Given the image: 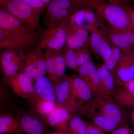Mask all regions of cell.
I'll return each instance as SVG.
<instances>
[{"label": "cell", "mask_w": 134, "mask_h": 134, "mask_svg": "<svg viewBox=\"0 0 134 134\" xmlns=\"http://www.w3.org/2000/svg\"><path fill=\"white\" fill-rule=\"evenodd\" d=\"M128 109L122 107L112 98L107 96L95 97L86 104L77 115L87 117L98 115L110 120L120 127L129 126L130 113Z\"/></svg>", "instance_id": "1"}, {"label": "cell", "mask_w": 134, "mask_h": 134, "mask_svg": "<svg viewBox=\"0 0 134 134\" xmlns=\"http://www.w3.org/2000/svg\"><path fill=\"white\" fill-rule=\"evenodd\" d=\"M95 10L114 31H133L130 16L126 7L103 1L97 5Z\"/></svg>", "instance_id": "2"}, {"label": "cell", "mask_w": 134, "mask_h": 134, "mask_svg": "<svg viewBox=\"0 0 134 134\" xmlns=\"http://www.w3.org/2000/svg\"><path fill=\"white\" fill-rule=\"evenodd\" d=\"M46 8L45 20L47 27L70 17L79 10L85 8L92 9L85 0H53Z\"/></svg>", "instance_id": "3"}, {"label": "cell", "mask_w": 134, "mask_h": 134, "mask_svg": "<svg viewBox=\"0 0 134 134\" xmlns=\"http://www.w3.org/2000/svg\"><path fill=\"white\" fill-rule=\"evenodd\" d=\"M0 9L14 16L35 31L42 30L40 23L41 13L22 0H7L0 3Z\"/></svg>", "instance_id": "4"}, {"label": "cell", "mask_w": 134, "mask_h": 134, "mask_svg": "<svg viewBox=\"0 0 134 134\" xmlns=\"http://www.w3.org/2000/svg\"><path fill=\"white\" fill-rule=\"evenodd\" d=\"M69 18L57 24L47 27L40 32L41 37L37 47L43 50H51L62 52L66 41L67 30L69 24Z\"/></svg>", "instance_id": "5"}, {"label": "cell", "mask_w": 134, "mask_h": 134, "mask_svg": "<svg viewBox=\"0 0 134 134\" xmlns=\"http://www.w3.org/2000/svg\"><path fill=\"white\" fill-rule=\"evenodd\" d=\"M40 32L12 33L0 29V49L11 48L24 50L38 42Z\"/></svg>", "instance_id": "6"}, {"label": "cell", "mask_w": 134, "mask_h": 134, "mask_svg": "<svg viewBox=\"0 0 134 134\" xmlns=\"http://www.w3.org/2000/svg\"><path fill=\"white\" fill-rule=\"evenodd\" d=\"M53 84L58 107L67 109L72 115L79 113L80 110L75 102L70 76L65 75Z\"/></svg>", "instance_id": "7"}, {"label": "cell", "mask_w": 134, "mask_h": 134, "mask_svg": "<svg viewBox=\"0 0 134 134\" xmlns=\"http://www.w3.org/2000/svg\"><path fill=\"white\" fill-rule=\"evenodd\" d=\"M43 49L36 47L25 53L20 72L28 73L35 81L47 73L45 56Z\"/></svg>", "instance_id": "8"}, {"label": "cell", "mask_w": 134, "mask_h": 134, "mask_svg": "<svg viewBox=\"0 0 134 134\" xmlns=\"http://www.w3.org/2000/svg\"><path fill=\"white\" fill-rule=\"evenodd\" d=\"M6 83L16 96L28 99L36 94L34 79L30 75L18 72L9 76H4Z\"/></svg>", "instance_id": "9"}, {"label": "cell", "mask_w": 134, "mask_h": 134, "mask_svg": "<svg viewBox=\"0 0 134 134\" xmlns=\"http://www.w3.org/2000/svg\"><path fill=\"white\" fill-rule=\"evenodd\" d=\"M14 114L19 121L23 134H49L48 125L29 111L18 109Z\"/></svg>", "instance_id": "10"}, {"label": "cell", "mask_w": 134, "mask_h": 134, "mask_svg": "<svg viewBox=\"0 0 134 134\" xmlns=\"http://www.w3.org/2000/svg\"><path fill=\"white\" fill-rule=\"evenodd\" d=\"M2 50L0 62L3 76H9L20 72L25 54L24 50L11 48Z\"/></svg>", "instance_id": "11"}, {"label": "cell", "mask_w": 134, "mask_h": 134, "mask_svg": "<svg viewBox=\"0 0 134 134\" xmlns=\"http://www.w3.org/2000/svg\"><path fill=\"white\" fill-rule=\"evenodd\" d=\"M102 19L93 9L85 8L74 12L70 17L69 23L72 26L90 32L93 28L99 26Z\"/></svg>", "instance_id": "12"}, {"label": "cell", "mask_w": 134, "mask_h": 134, "mask_svg": "<svg viewBox=\"0 0 134 134\" xmlns=\"http://www.w3.org/2000/svg\"><path fill=\"white\" fill-rule=\"evenodd\" d=\"M77 72L89 86L94 97L107 96L101 86L97 66L92 61L80 66Z\"/></svg>", "instance_id": "13"}, {"label": "cell", "mask_w": 134, "mask_h": 134, "mask_svg": "<svg viewBox=\"0 0 134 134\" xmlns=\"http://www.w3.org/2000/svg\"><path fill=\"white\" fill-rule=\"evenodd\" d=\"M100 23L99 27L112 45L121 50L133 48L134 31L119 32L114 31L110 27H107L103 23Z\"/></svg>", "instance_id": "14"}, {"label": "cell", "mask_w": 134, "mask_h": 134, "mask_svg": "<svg viewBox=\"0 0 134 134\" xmlns=\"http://www.w3.org/2000/svg\"><path fill=\"white\" fill-rule=\"evenodd\" d=\"M90 32V47L97 56L101 58L103 60L105 59L111 53V44L99 26L93 28Z\"/></svg>", "instance_id": "15"}, {"label": "cell", "mask_w": 134, "mask_h": 134, "mask_svg": "<svg viewBox=\"0 0 134 134\" xmlns=\"http://www.w3.org/2000/svg\"><path fill=\"white\" fill-rule=\"evenodd\" d=\"M122 55L115 74L116 81L126 82L134 79V48L121 50Z\"/></svg>", "instance_id": "16"}, {"label": "cell", "mask_w": 134, "mask_h": 134, "mask_svg": "<svg viewBox=\"0 0 134 134\" xmlns=\"http://www.w3.org/2000/svg\"><path fill=\"white\" fill-rule=\"evenodd\" d=\"M113 99L117 104L128 110L134 109V79L121 82L116 80Z\"/></svg>", "instance_id": "17"}, {"label": "cell", "mask_w": 134, "mask_h": 134, "mask_svg": "<svg viewBox=\"0 0 134 134\" xmlns=\"http://www.w3.org/2000/svg\"><path fill=\"white\" fill-rule=\"evenodd\" d=\"M70 77L75 102L81 111L94 97L87 84L79 75H72Z\"/></svg>", "instance_id": "18"}, {"label": "cell", "mask_w": 134, "mask_h": 134, "mask_svg": "<svg viewBox=\"0 0 134 134\" xmlns=\"http://www.w3.org/2000/svg\"><path fill=\"white\" fill-rule=\"evenodd\" d=\"M72 115L67 109L58 107L48 116L47 123L60 134H70L69 123Z\"/></svg>", "instance_id": "19"}, {"label": "cell", "mask_w": 134, "mask_h": 134, "mask_svg": "<svg viewBox=\"0 0 134 134\" xmlns=\"http://www.w3.org/2000/svg\"><path fill=\"white\" fill-rule=\"evenodd\" d=\"M27 100L29 101V111L46 123L48 116L58 107L56 102L45 100L36 94Z\"/></svg>", "instance_id": "20"}, {"label": "cell", "mask_w": 134, "mask_h": 134, "mask_svg": "<svg viewBox=\"0 0 134 134\" xmlns=\"http://www.w3.org/2000/svg\"><path fill=\"white\" fill-rule=\"evenodd\" d=\"M88 32L85 29L72 26L69 23L65 46L75 50L85 47H90V36Z\"/></svg>", "instance_id": "21"}, {"label": "cell", "mask_w": 134, "mask_h": 134, "mask_svg": "<svg viewBox=\"0 0 134 134\" xmlns=\"http://www.w3.org/2000/svg\"><path fill=\"white\" fill-rule=\"evenodd\" d=\"M0 29L12 33L35 31L5 10L0 9Z\"/></svg>", "instance_id": "22"}, {"label": "cell", "mask_w": 134, "mask_h": 134, "mask_svg": "<svg viewBox=\"0 0 134 134\" xmlns=\"http://www.w3.org/2000/svg\"><path fill=\"white\" fill-rule=\"evenodd\" d=\"M23 134L19 121L15 114L1 113L0 115V134Z\"/></svg>", "instance_id": "23"}, {"label": "cell", "mask_w": 134, "mask_h": 134, "mask_svg": "<svg viewBox=\"0 0 134 134\" xmlns=\"http://www.w3.org/2000/svg\"><path fill=\"white\" fill-rule=\"evenodd\" d=\"M35 92L40 97L52 102H56V97L52 82L48 77L43 76L35 81Z\"/></svg>", "instance_id": "24"}, {"label": "cell", "mask_w": 134, "mask_h": 134, "mask_svg": "<svg viewBox=\"0 0 134 134\" xmlns=\"http://www.w3.org/2000/svg\"><path fill=\"white\" fill-rule=\"evenodd\" d=\"M97 66L103 91L106 96L113 99L116 88L115 77L109 71L104 63Z\"/></svg>", "instance_id": "25"}, {"label": "cell", "mask_w": 134, "mask_h": 134, "mask_svg": "<svg viewBox=\"0 0 134 134\" xmlns=\"http://www.w3.org/2000/svg\"><path fill=\"white\" fill-rule=\"evenodd\" d=\"M88 122L84 120L80 116L73 115L69 123L70 134H86Z\"/></svg>", "instance_id": "26"}, {"label": "cell", "mask_w": 134, "mask_h": 134, "mask_svg": "<svg viewBox=\"0 0 134 134\" xmlns=\"http://www.w3.org/2000/svg\"><path fill=\"white\" fill-rule=\"evenodd\" d=\"M112 48L111 54L109 57L103 61L104 64L109 71L115 77L116 69L121 58L122 51L118 47L112 45Z\"/></svg>", "instance_id": "27"}, {"label": "cell", "mask_w": 134, "mask_h": 134, "mask_svg": "<svg viewBox=\"0 0 134 134\" xmlns=\"http://www.w3.org/2000/svg\"><path fill=\"white\" fill-rule=\"evenodd\" d=\"M88 118L94 125L98 127L106 133H111L119 128L117 125L110 120L98 115H90Z\"/></svg>", "instance_id": "28"}, {"label": "cell", "mask_w": 134, "mask_h": 134, "mask_svg": "<svg viewBox=\"0 0 134 134\" xmlns=\"http://www.w3.org/2000/svg\"><path fill=\"white\" fill-rule=\"evenodd\" d=\"M54 62L55 66V78L54 83L60 78L64 76L67 67L64 56L61 52L55 51Z\"/></svg>", "instance_id": "29"}, {"label": "cell", "mask_w": 134, "mask_h": 134, "mask_svg": "<svg viewBox=\"0 0 134 134\" xmlns=\"http://www.w3.org/2000/svg\"><path fill=\"white\" fill-rule=\"evenodd\" d=\"M61 52L65 58L67 67L72 70L77 72L80 66L76 51L65 46Z\"/></svg>", "instance_id": "30"}, {"label": "cell", "mask_w": 134, "mask_h": 134, "mask_svg": "<svg viewBox=\"0 0 134 134\" xmlns=\"http://www.w3.org/2000/svg\"><path fill=\"white\" fill-rule=\"evenodd\" d=\"M54 52L55 50H46L44 52L47 73L53 83L54 82L55 78Z\"/></svg>", "instance_id": "31"}, {"label": "cell", "mask_w": 134, "mask_h": 134, "mask_svg": "<svg viewBox=\"0 0 134 134\" xmlns=\"http://www.w3.org/2000/svg\"><path fill=\"white\" fill-rule=\"evenodd\" d=\"M76 51L79 66L92 61L91 53L88 47H85Z\"/></svg>", "instance_id": "32"}, {"label": "cell", "mask_w": 134, "mask_h": 134, "mask_svg": "<svg viewBox=\"0 0 134 134\" xmlns=\"http://www.w3.org/2000/svg\"><path fill=\"white\" fill-rule=\"evenodd\" d=\"M32 7L37 10L41 13L43 12L46 6L41 0H22Z\"/></svg>", "instance_id": "33"}, {"label": "cell", "mask_w": 134, "mask_h": 134, "mask_svg": "<svg viewBox=\"0 0 134 134\" xmlns=\"http://www.w3.org/2000/svg\"><path fill=\"white\" fill-rule=\"evenodd\" d=\"M105 132L91 122H88L86 134H101Z\"/></svg>", "instance_id": "34"}, {"label": "cell", "mask_w": 134, "mask_h": 134, "mask_svg": "<svg viewBox=\"0 0 134 134\" xmlns=\"http://www.w3.org/2000/svg\"><path fill=\"white\" fill-rule=\"evenodd\" d=\"M134 130L129 126L120 127L111 132L110 134H133Z\"/></svg>", "instance_id": "35"}, {"label": "cell", "mask_w": 134, "mask_h": 134, "mask_svg": "<svg viewBox=\"0 0 134 134\" xmlns=\"http://www.w3.org/2000/svg\"><path fill=\"white\" fill-rule=\"evenodd\" d=\"M107 2L112 4L123 6L129 7L133 6V0H106Z\"/></svg>", "instance_id": "36"}, {"label": "cell", "mask_w": 134, "mask_h": 134, "mask_svg": "<svg viewBox=\"0 0 134 134\" xmlns=\"http://www.w3.org/2000/svg\"><path fill=\"white\" fill-rule=\"evenodd\" d=\"M125 7L129 13L134 32V7H133V6Z\"/></svg>", "instance_id": "37"}, {"label": "cell", "mask_w": 134, "mask_h": 134, "mask_svg": "<svg viewBox=\"0 0 134 134\" xmlns=\"http://www.w3.org/2000/svg\"><path fill=\"white\" fill-rule=\"evenodd\" d=\"M130 123L134 127V109L130 113Z\"/></svg>", "instance_id": "38"}, {"label": "cell", "mask_w": 134, "mask_h": 134, "mask_svg": "<svg viewBox=\"0 0 134 134\" xmlns=\"http://www.w3.org/2000/svg\"><path fill=\"white\" fill-rule=\"evenodd\" d=\"M41 1H42V2L46 5L47 7L49 5V3H50L53 0H41Z\"/></svg>", "instance_id": "39"}, {"label": "cell", "mask_w": 134, "mask_h": 134, "mask_svg": "<svg viewBox=\"0 0 134 134\" xmlns=\"http://www.w3.org/2000/svg\"><path fill=\"white\" fill-rule=\"evenodd\" d=\"M49 134H60L59 133H58V132H54V133H50Z\"/></svg>", "instance_id": "40"}, {"label": "cell", "mask_w": 134, "mask_h": 134, "mask_svg": "<svg viewBox=\"0 0 134 134\" xmlns=\"http://www.w3.org/2000/svg\"><path fill=\"white\" fill-rule=\"evenodd\" d=\"M6 1H7V0H0V3H2Z\"/></svg>", "instance_id": "41"}, {"label": "cell", "mask_w": 134, "mask_h": 134, "mask_svg": "<svg viewBox=\"0 0 134 134\" xmlns=\"http://www.w3.org/2000/svg\"><path fill=\"white\" fill-rule=\"evenodd\" d=\"M107 133H106V132H103V133H101V134H107Z\"/></svg>", "instance_id": "42"}, {"label": "cell", "mask_w": 134, "mask_h": 134, "mask_svg": "<svg viewBox=\"0 0 134 134\" xmlns=\"http://www.w3.org/2000/svg\"></svg>", "instance_id": "43"}, {"label": "cell", "mask_w": 134, "mask_h": 134, "mask_svg": "<svg viewBox=\"0 0 134 134\" xmlns=\"http://www.w3.org/2000/svg\"></svg>", "instance_id": "44"}]
</instances>
